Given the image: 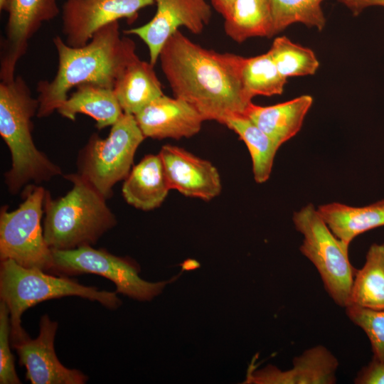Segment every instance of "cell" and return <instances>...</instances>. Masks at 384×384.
<instances>
[{"instance_id": "cell-21", "label": "cell", "mask_w": 384, "mask_h": 384, "mask_svg": "<svg viewBox=\"0 0 384 384\" xmlns=\"http://www.w3.org/2000/svg\"><path fill=\"white\" fill-rule=\"evenodd\" d=\"M75 88L56 110L62 117L75 121L78 114H87L101 130L113 125L124 113L113 89L90 83Z\"/></svg>"}, {"instance_id": "cell-30", "label": "cell", "mask_w": 384, "mask_h": 384, "mask_svg": "<svg viewBox=\"0 0 384 384\" xmlns=\"http://www.w3.org/2000/svg\"><path fill=\"white\" fill-rule=\"evenodd\" d=\"M353 382L356 384H384V362L373 358L358 372Z\"/></svg>"}, {"instance_id": "cell-6", "label": "cell", "mask_w": 384, "mask_h": 384, "mask_svg": "<svg viewBox=\"0 0 384 384\" xmlns=\"http://www.w3.org/2000/svg\"><path fill=\"white\" fill-rule=\"evenodd\" d=\"M145 139L134 115L123 113L107 138L92 134L80 150L78 174L107 200L130 172L137 149Z\"/></svg>"}, {"instance_id": "cell-5", "label": "cell", "mask_w": 384, "mask_h": 384, "mask_svg": "<svg viewBox=\"0 0 384 384\" xmlns=\"http://www.w3.org/2000/svg\"><path fill=\"white\" fill-rule=\"evenodd\" d=\"M73 296L97 302L110 309H116L122 304L115 292L100 290L68 277L24 267L11 260L1 261L0 298L9 311L11 342L27 335L21 326V316L26 310L46 300Z\"/></svg>"}, {"instance_id": "cell-32", "label": "cell", "mask_w": 384, "mask_h": 384, "mask_svg": "<svg viewBox=\"0 0 384 384\" xmlns=\"http://www.w3.org/2000/svg\"><path fill=\"white\" fill-rule=\"evenodd\" d=\"M214 9L220 14L223 18L229 12L234 0H210Z\"/></svg>"}, {"instance_id": "cell-11", "label": "cell", "mask_w": 384, "mask_h": 384, "mask_svg": "<svg viewBox=\"0 0 384 384\" xmlns=\"http://www.w3.org/2000/svg\"><path fill=\"white\" fill-rule=\"evenodd\" d=\"M156 11L146 23L125 30L127 35H135L146 45L149 62L154 65L166 41L184 27L193 34L201 33L208 24L211 6L207 0H156Z\"/></svg>"}, {"instance_id": "cell-22", "label": "cell", "mask_w": 384, "mask_h": 384, "mask_svg": "<svg viewBox=\"0 0 384 384\" xmlns=\"http://www.w3.org/2000/svg\"><path fill=\"white\" fill-rule=\"evenodd\" d=\"M224 19L226 35L239 43L253 37L274 36L270 0H234Z\"/></svg>"}, {"instance_id": "cell-10", "label": "cell", "mask_w": 384, "mask_h": 384, "mask_svg": "<svg viewBox=\"0 0 384 384\" xmlns=\"http://www.w3.org/2000/svg\"><path fill=\"white\" fill-rule=\"evenodd\" d=\"M156 0H66L63 6L62 31L72 47L87 44L101 28L119 19L133 22L138 12Z\"/></svg>"}, {"instance_id": "cell-26", "label": "cell", "mask_w": 384, "mask_h": 384, "mask_svg": "<svg viewBox=\"0 0 384 384\" xmlns=\"http://www.w3.org/2000/svg\"><path fill=\"white\" fill-rule=\"evenodd\" d=\"M324 0H270L274 35L294 23L322 31L326 17L321 7Z\"/></svg>"}, {"instance_id": "cell-3", "label": "cell", "mask_w": 384, "mask_h": 384, "mask_svg": "<svg viewBox=\"0 0 384 384\" xmlns=\"http://www.w3.org/2000/svg\"><path fill=\"white\" fill-rule=\"evenodd\" d=\"M39 101L31 95L24 79L18 75L0 82V135L6 144L12 164L4 174L9 191L16 194L30 183L39 184L62 175L61 169L34 144L32 118Z\"/></svg>"}, {"instance_id": "cell-4", "label": "cell", "mask_w": 384, "mask_h": 384, "mask_svg": "<svg viewBox=\"0 0 384 384\" xmlns=\"http://www.w3.org/2000/svg\"><path fill=\"white\" fill-rule=\"evenodd\" d=\"M73 183L64 196L53 199L46 191L43 228L52 250L94 245L117 225V218L100 193L78 173L63 175Z\"/></svg>"}, {"instance_id": "cell-34", "label": "cell", "mask_w": 384, "mask_h": 384, "mask_svg": "<svg viewBox=\"0 0 384 384\" xmlns=\"http://www.w3.org/2000/svg\"><path fill=\"white\" fill-rule=\"evenodd\" d=\"M7 0H0V10L4 11L6 5Z\"/></svg>"}, {"instance_id": "cell-33", "label": "cell", "mask_w": 384, "mask_h": 384, "mask_svg": "<svg viewBox=\"0 0 384 384\" xmlns=\"http://www.w3.org/2000/svg\"><path fill=\"white\" fill-rule=\"evenodd\" d=\"M181 265L182 266V272L184 270L188 271L196 270L200 267V264L198 262V261L194 260H187L184 261Z\"/></svg>"}, {"instance_id": "cell-14", "label": "cell", "mask_w": 384, "mask_h": 384, "mask_svg": "<svg viewBox=\"0 0 384 384\" xmlns=\"http://www.w3.org/2000/svg\"><path fill=\"white\" fill-rule=\"evenodd\" d=\"M159 155L170 189L206 201L220 193L222 184L219 172L209 161L171 144L164 145Z\"/></svg>"}, {"instance_id": "cell-13", "label": "cell", "mask_w": 384, "mask_h": 384, "mask_svg": "<svg viewBox=\"0 0 384 384\" xmlns=\"http://www.w3.org/2000/svg\"><path fill=\"white\" fill-rule=\"evenodd\" d=\"M58 326L56 321L44 314L36 338L27 334L11 342L19 363L26 369V380L31 384H84L88 380L82 372L66 368L58 358L54 346Z\"/></svg>"}, {"instance_id": "cell-8", "label": "cell", "mask_w": 384, "mask_h": 384, "mask_svg": "<svg viewBox=\"0 0 384 384\" xmlns=\"http://www.w3.org/2000/svg\"><path fill=\"white\" fill-rule=\"evenodd\" d=\"M46 192L30 183L23 188V201L18 208H1V261L11 260L24 267L53 271V250L45 240L42 223Z\"/></svg>"}, {"instance_id": "cell-29", "label": "cell", "mask_w": 384, "mask_h": 384, "mask_svg": "<svg viewBox=\"0 0 384 384\" xmlns=\"http://www.w3.org/2000/svg\"><path fill=\"white\" fill-rule=\"evenodd\" d=\"M11 320L6 304L0 302V383H21L16 371L14 358L11 351Z\"/></svg>"}, {"instance_id": "cell-12", "label": "cell", "mask_w": 384, "mask_h": 384, "mask_svg": "<svg viewBox=\"0 0 384 384\" xmlns=\"http://www.w3.org/2000/svg\"><path fill=\"white\" fill-rule=\"evenodd\" d=\"M8 13L4 38L1 41L0 78H15L18 62L26 54L29 40L42 23L59 14L57 0H7Z\"/></svg>"}, {"instance_id": "cell-9", "label": "cell", "mask_w": 384, "mask_h": 384, "mask_svg": "<svg viewBox=\"0 0 384 384\" xmlns=\"http://www.w3.org/2000/svg\"><path fill=\"white\" fill-rule=\"evenodd\" d=\"M53 269L64 274H95L112 281L117 294L140 302H149L161 294L166 284L176 279L150 282L142 279L139 265L128 257L114 255L105 249L91 245L60 250H53Z\"/></svg>"}, {"instance_id": "cell-20", "label": "cell", "mask_w": 384, "mask_h": 384, "mask_svg": "<svg viewBox=\"0 0 384 384\" xmlns=\"http://www.w3.org/2000/svg\"><path fill=\"white\" fill-rule=\"evenodd\" d=\"M317 211L334 235L347 246L358 235L384 225V199L362 207L331 203L319 206Z\"/></svg>"}, {"instance_id": "cell-16", "label": "cell", "mask_w": 384, "mask_h": 384, "mask_svg": "<svg viewBox=\"0 0 384 384\" xmlns=\"http://www.w3.org/2000/svg\"><path fill=\"white\" fill-rule=\"evenodd\" d=\"M339 363L325 346H315L293 359L291 369L268 365L257 371L260 384H334Z\"/></svg>"}, {"instance_id": "cell-19", "label": "cell", "mask_w": 384, "mask_h": 384, "mask_svg": "<svg viewBox=\"0 0 384 384\" xmlns=\"http://www.w3.org/2000/svg\"><path fill=\"white\" fill-rule=\"evenodd\" d=\"M113 90L123 112L134 116L164 95L154 65L138 56L124 69Z\"/></svg>"}, {"instance_id": "cell-31", "label": "cell", "mask_w": 384, "mask_h": 384, "mask_svg": "<svg viewBox=\"0 0 384 384\" xmlns=\"http://www.w3.org/2000/svg\"><path fill=\"white\" fill-rule=\"evenodd\" d=\"M353 16L359 15L364 9L371 6L384 7V0H338Z\"/></svg>"}, {"instance_id": "cell-23", "label": "cell", "mask_w": 384, "mask_h": 384, "mask_svg": "<svg viewBox=\"0 0 384 384\" xmlns=\"http://www.w3.org/2000/svg\"><path fill=\"white\" fill-rule=\"evenodd\" d=\"M349 304L384 309V243L369 247L363 266L356 272Z\"/></svg>"}, {"instance_id": "cell-1", "label": "cell", "mask_w": 384, "mask_h": 384, "mask_svg": "<svg viewBox=\"0 0 384 384\" xmlns=\"http://www.w3.org/2000/svg\"><path fill=\"white\" fill-rule=\"evenodd\" d=\"M244 58L206 49L179 30L166 41L159 57L174 97L188 102L205 121L222 124L245 114L252 102L242 85Z\"/></svg>"}, {"instance_id": "cell-18", "label": "cell", "mask_w": 384, "mask_h": 384, "mask_svg": "<svg viewBox=\"0 0 384 384\" xmlns=\"http://www.w3.org/2000/svg\"><path fill=\"white\" fill-rule=\"evenodd\" d=\"M170 188L159 154L145 156L124 180L122 196L127 203L142 210L159 207Z\"/></svg>"}, {"instance_id": "cell-27", "label": "cell", "mask_w": 384, "mask_h": 384, "mask_svg": "<svg viewBox=\"0 0 384 384\" xmlns=\"http://www.w3.org/2000/svg\"><path fill=\"white\" fill-rule=\"evenodd\" d=\"M268 52L279 73L287 79L314 75L319 67L311 49L292 42L285 36L275 38Z\"/></svg>"}, {"instance_id": "cell-7", "label": "cell", "mask_w": 384, "mask_h": 384, "mask_svg": "<svg viewBox=\"0 0 384 384\" xmlns=\"http://www.w3.org/2000/svg\"><path fill=\"white\" fill-rule=\"evenodd\" d=\"M292 220L304 237L300 252L317 270L332 300L346 307L356 272L349 260L348 246L334 235L311 203L296 211Z\"/></svg>"}, {"instance_id": "cell-24", "label": "cell", "mask_w": 384, "mask_h": 384, "mask_svg": "<svg viewBox=\"0 0 384 384\" xmlns=\"http://www.w3.org/2000/svg\"><path fill=\"white\" fill-rule=\"evenodd\" d=\"M224 125L235 132L246 144L252 159L255 181L258 183L266 182L279 147L245 114L228 119Z\"/></svg>"}, {"instance_id": "cell-28", "label": "cell", "mask_w": 384, "mask_h": 384, "mask_svg": "<svg viewBox=\"0 0 384 384\" xmlns=\"http://www.w3.org/2000/svg\"><path fill=\"white\" fill-rule=\"evenodd\" d=\"M346 309L348 318L368 338L373 358L384 362V309H372L355 304Z\"/></svg>"}, {"instance_id": "cell-17", "label": "cell", "mask_w": 384, "mask_h": 384, "mask_svg": "<svg viewBox=\"0 0 384 384\" xmlns=\"http://www.w3.org/2000/svg\"><path fill=\"white\" fill-rule=\"evenodd\" d=\"M312 104L313 97L309 95L271 106L252 102L245 115L280 147L299 132Z\"/></svg>"}, {"instance_id": "cell-2", "label": "cell", "mask_w": 384, "mask_h": 384, "mask_svg": "<svg viewBox=\"0 0 384 384\" xmlns=\"http://www.w3.org/2000/svg\"><path fill=\"white\" fill-rule=\"evenodd\" d=\"M58 64L53 80L37 83L38 118L50 115L67 100L69 91L90 83L113 89L126 66L137 57L134 41L121 36L119 21L98 30L81 47H72L60 37L53 39Z\"/></svg>"}, {"instance_id": "cell-15", "label": "cell", "mask_w": 384, "mask_h": 384, "mask_svg": "<svg viewBox=\"0 0 384 384\" xmlns=\"http://www.w3.org/2000/svg\"><path fill=\"white\" fill-rule=\"evenodd\" d=\"M145 138H189L198 134L205 121L184 100L164 95L151 101L134 115Z\"/></svg>"}, {"instance_id": "cell-25", "label": "cell", "mask_w": 384, "mask_h": 384, "mask_svg": "<svg viewBox=\"0 0 384 384\" xmlns=\"http://www.w3.org/2000/svg\"><path fill=\"white\" fill-rule=\"evenodd\" d=\"M242 80L251 98L282 95L287 83V78L279 73L269 52L244 58Z\"/></svg>"}]
</instances>
